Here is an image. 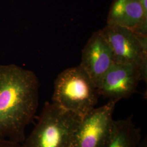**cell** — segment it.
<instances>
[{
  "instance_id": "6da1fadb",
  "label": "cell",
  "mask_w": 147,
  "mask_h": 147,
  "mask_svg": "<svg viewBox=\"0 0 147 147\" xmlns=\"http://www.w3.org/2000/svg\"><path fill=\"white\" fill-rule=\"evenodd\" d=\"M39 88L33 71L15 64L0 65V139L25 141L38 109Z\"/></svg>"
},
{
  "instance_id": "7a4b0ae2",
  "label": "cell",
  "mask_w": 147,
  "mask_h": 147,
  "mask_svg": "<svg viewBox=\"0 0 147 147\" xmlns=\"http://www.w3.org/2000/svg\"><path fill=\"white\" fill-rule=\"evenodd\" d=\"M99 96L94 82L79 65L58 75L54 83L52 102L82 118L94 109Z\"/></svg>"
},
{
  "instance_id": "3957f363",
  "label": "cell",
  "mask_w": 147,
  "mask_h": 147,
  "mask_svg": "<svg viewBox=\"0 0 147 147\" xmlns=\"http://www.w3.org/2000/svg\"><path fill=\"white\" fill-rule=\"evenodd\" d=\"M81 119L53 102H46L36 125L22 147H72Z\"/></svg>"
},
{
  "instance_id": "277c9868",
  "label": "cell",
  "mask_w": 147,
  "mask_h": 147,
  "mask_svg": "<svg viewBox=\"0 0 147 147\" xmlns=\"http://www.w3.org/2000/svg\"><path fill=\"white\" fill-rule=\"evenodd\" d=\"M101 31L112 49L115 63L136 64L142 81L147 82V36L117 25H106Z\"/></svg>"
},
{
  "instance_id": "5b68a950",
  "label": "cell",
  "mask_w": 147,
  "mask_h": 147,
  "mask_svg": "<svg viewBox=\"0 0 147 147\" xmlns=\"http://www.w3.org/2000/svg\"><path fill=\"white\" fill-rule=\"evenodd\" d=\"M118 102L109 100L83 117L75 133L72 147H104L113 130V114Z\"/></svg>"
},
{
  "instance_id": "8992f818",
  "label": "cell",
  "mask_w": 147,
  "mask_h": 147,
  "mask_svg": "<svg viewBox=\"0 0 147 147\" xmlns=\"http://www.w3.org/2000/svg\"><path fill=\"white\" fill-rule=\"evenodd\" d=\"M140 81L141 76L137 65L114 63L104 76L98 89L100 96L119 101L135 93Z\"/></svg>"
},
{
  "instance_id": "52a82bcc",
  "label": "cell",
  "mask_w": 147,
  "mask_h": 147,
  "mask_svg": "<svg viewBox=\"0 0 147 147\" xmlns=\"http://www.w3.org/2000/svg\"><path fill=\"white\" fill-rule=\"evenodd\" d=\"M114 63L113 53L101 30L94 32L82 50L80 65L98 88L105 74Z\"/></svg>"
},
{
  "instance_id": "ba28073f",
  "label": "cell",
  "mask_w": 147,
  "mask_h": 147,
  "mask_svg": "<svg viewBox=\"0 0 147 147\" xmlns=\"http://www.w3.org/2000/svg\"><path fill=\"white\" fill-rule=\"evenodd\" d=\"M147 14L140 0H115L106 25L124 27L147 36Z\"/></svg>"
},
{
  "instance_id": "9c48e42d",
  "label": "cell",
  "mask_w": 147,
  "mask_h": 147,
  "mask_svg": "<svg viewBox=\"0 0 147 147\" xmlns=\"http://www.w3.org/2000/svg\"><path fill=\"white\" fill-rule=\"evenodd\" d=\"M141 130L133 121V116L115 121L110 137L104 147H138Z\"/></svg>"
},
{
  "instance_id": "30bf717a",
  "label": "cell",
  "mask_w": 147,
  "mask_h": 147,
  "mask_svg": "<svg viewBox=\"0 0 147 147\" xmlns=\"http://www.w3.org/2000/svg\"><path fill=\"white\" fill-rule=\"evenodd\" d=\"M0 147H22V144L8 140L0 139Z\"/></svg>"
},
{
  "instance_id": "8fae6325",
  "label": "cell",
  "mask_w": 147,
  "mask_h": 147,
  "mask_svg": "<svg viewBox=\"0 0 147 147\" xmlns=\"http://www.w3.org/2000/svg\"><path fill=\"white\" fill-rule=\"evenodd\" d=\"M138 147H147V137L144 138L143 140H141L140 142Z\"/></svg>"
}]
</instances>
